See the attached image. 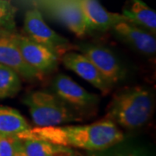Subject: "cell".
Here are the masks:
<instances>
[{
    "label": "cell",
    "instance_id": "cell-1",
    "mask_svg": "<svg viewBox=\"0 0 156 156\" xmlns=\"http://www.w3.org/2000/svg\"><path fill=\"white\" fill-rule=\"evenodd\" d=\"M17 138L41 140L53 144L72 147L88 151H101L124 140L122 131L107 119L83 126H50L29 128Z\"/></svg>",
    "mask_w": 156,
    "mask_h": 156
},
{
    "label": "cell",
    "instance_id": "cell-2",
    "mask_svg": "<svg viewBox=\"0 0 156 156\" xmlns=\"http://www.w3.org/2000/svg\"><path fill=\"white\" fill-rule=\"evenodd\" d=\"M154 95L147 88L133 87L123 89L113 97L107 119L127 129L143 127L154 114Z\"/></svg>",
    "mask_w": 156,
    "mask_h": 156
},
{
    "label": "cell",
    "instance_id": "cell-3",
    "mask_svg": "<svg viewBox=\"0 0 156 156\" xmlns=\"http://www.w3.org/2000/svg\"><path fill=\"white\" fill-rule=\"evenodd\" d=\"M37 127L58 126L77 120L68 104L57 95L45 91H33L23 99Z\"/></svg>",
    "mask_w": 156,
    "mask_h": 156
},
{
    "label": "cell",
    "instance_id": "cell-4",
    "mask_svg": "<svg viewBox=\"0 0 156 156\" xmlns=\"http://www.w3.org/2000/svg\"><path fill=\"white\" fill-rule=\"evenodd\" d=\"M80 50L112 86L124 80L126 70L111 50L92 44H83Z\"/></svg>",
    "mask_w": 156,
    "mask_h": 156
},
{
    "label": "cell",
    "instance_id": "cell-5",
    "mask_svg": "<svg viewBox=\"0 0 156 156\" xmlns=\"http://www.w3.org/2000/svg\"><path fill=\"white\" fill-rule=\"evenodd\" d=\"M17 42L23 60L30 67L44 75L55 70L59 63V54L28 37L16 33Z\"/></svg>",
    "mask_w": 156,
    "mask_h": 156
},
{
    "label": "cell",
    "instance_id": "cell-6",
    "mask_svg": "<svg viewBox=\"0 0 156 156\" xmlns=\"http://www.w3.org/2000/svg\"><path fill=\"white\" fill-rule=\"evenodd\" d=\"M0 64L11 68L24 79L34 80L43 76L23 60L14 30L0 29Z\"/></svg>",
    "mask_w": 156,
    "mask_h": 156
},
{
    "label": "cell",
    "instance_id": "cell-7",
    "mask_svg": "<svg viewBox=\"0 0 156 156\" xmlns=\"http://www.w3.org/2000/svg\"><path fill=\"white\" fill-rule=\"evenodd\" d=\"M23 29L29 38L56 52H58L59 49L69 44L67 39L62 37L47 25L42 14L37 8L25 13Z\"/></svg>",
    "mask_w": 156,
    "mask_h": 156
},
{
    "label": "cell",
    "instance_id": "cell-8",
    "mask_svg": "<svg viewBox=\"0 0 156 156\" xmlns=\"http://www.w3.org/2000/svg\"><path fill=\"white\" fill-rule=\"evenodd\" d=\"M52 88L55 95L67 104L74 107H90L99 101L98 95L89 93L69 76L63 74L55 77Z\"/></svg>",
    "mask_w": 156,
    "mask_h": 156
},
{
    "label": "cell",
    "instance_id": "cell-9",
    "mask_svg": "<svg viewBox=\"0 0 156 156\" xmlns=\"http://www.w3.org/2000/svg\"><path fill=\"white\" fill-rule=\"evenodd\" d=\"M117 36L134 50L147 56H153L156 52V39L154 35L129 22H120L111 29Z\"/></svg>",
    "mask_w": 156,
    "mask_h": 156
},
{
    "label": "cell",
    "instance_id": "cell-10",
    "mask_svg": "<svg viewBox=\"0 0 156 156\" xmlns=\"http://www.w3.org/2000/svg\"><path fill=\"white\" fill-rule=\"evenodd\" d=\"M83 11L88 30L106 31L120 22H128L122 14L108 11L98 0H77Z\"/></svg>",
    "mask_w": 156,
    "mask_h": 156
},
{
    "label": "cell",
    "instance_id": "cell-11",
    "mask_svg": "<svg viewBox=\"0 0 156 156\" xmlns=\"http://www.w3.org/2000/svg\"><path fill=\"white\" fill-rule=\"evenodd\" d=\"M62 62L67 69L76 73L101 92L108 93L111 89V84L102 76L92 62L82 53L68 52L62 56Z\"/></svg>",
    "mask_w": 156,
    "mask_h": 156
},
{
    "label": "cell",
    "instance_id": "cell-12",
    "mask_svg": "<svg viewBox=\"0 0 156 156\" xmlns=\"http://www.w3.org/2000/svg\"><path fill=\"white\" fill-rule=\"evenodd\" d=\"M52 11L75 35L83 37L89 31L77 0H54L52 3Z\"/></svg>",
    "mask_w": 156,
    "mask_h": 156
},
{
    "label": "cell",
    "instance_id": "cell-13",
    "mask_svg": "<svg viewBox=\"0 0 156 156\" xmlns=\"http://www.w3.org/2000/svg\"><path fill=\"white\" fill-rule=\"evenodd\" d=\"M122 15L129 23L155 34V11L147 5L142 0H129L127 5L123 8Z\"/></svg>",
    "mask_w": 156,
    "mask_h": 156
},
{
    "label": "cell",
    "instance_id": "cell-14",
    "mask_svg": "<svg viewBox=\"0 0 156 156\" xmlns=\"http://www.w3.org/2000/svg\"><path fill=\"white\" fill-rule=\"evenodd\" d=\"M29 128L30 125L18 110L0 106V135H17Z\"/></svg>",
    "mask_w": 156,
    "mask_h": 156
},
{
    "label": "cell",
    "instance_id": "cell-15",
    "mask_svg": "<svg viewBox=\"0 0 156 156\" xmlns=\"http://www.w3.org/2000/svg\"><path fill=\"white\" fill-rule=\"evenodd\" d=\"M22 147L26 156L69 155L71 150L68 147L56 145L48 141L35 139L21 140Z\"/></svg>",
    "mask_w": 156,
    "mask_h": 156
},
{
    "label": "cell",
    "instance_id": "cell-16",
    "mask_svg": "<svg viewBox=\"0 0 156 156\" xmlns=\"http://www.w3.org/2000/svg\"><path fill=\"white\" fill-rule=\"evenodd\" d=\"M20 89V76L11 68L0 64V99L13 97Z\"/></svg>",
    "mask_w": 156,
    "mask_h": 156
},
{
    "label": "cell",
    "instance_id": "cell-17",
    "mask_svg": "<svg viewBox=\"0 0 156 156\" xmlns=\"http://www.w3.org/2000/svg\"><path fill=\"white\" fill-rule=\"evenodd\" d=\"M93 156H151L145 148L124 143L123 140L101 151H97Z\"/></svg>",
    "mask_w": 156,
    "mask_h": 156
},
{
    "label": "cell",
    "instance_id": "cell-18",
    "mask_svg": "<svg viewBox=\"0 0 156 156\" xmlns=\"http://www.w3.org/2000/svg\"><path fill=\"white\" fill-rule=\"evenodd\" d=\"M17 8L11 5L10 0H0V29L14 30Z\"/></svg>",
    "mask_w": 156,
    "mask_h": 156
},
{
    "label": "cell",
    "instance_id": "cell-19",
    "mask_svg": "<svg viewBox=\"0 0 156 156\" xmlns=\"http://www.w3.org/2000/svg\"><path fill=\"white\" fill-rule=\"evenodd\" d=\"M20 139L17 135H0V156H12Z\"/></svg>",
    "mask_w": 156,
    "mask_h": 156
},
{
    "label": "cell",
    "instance_id": "cell-20",
    "mask_svg": "<svg viewBox=\"0 0 156 156\" xmlns=\"http://www.w3.org/2000/svg\"><path fill=\"white\" fill-rule=\"evenodd\" d=\"M12 156H26L25 153L23 150L21 140H20L19 143L17 144V147H16V150H15V152H14V154H13V155Z\"/></svg>",
    "mask_w": 156,
    "mask_h": 156
},
{
    "label": "cell",
    "instance_id": "cell-21",
    "mask_svg": "<svg viewBox=\"0 0 156 156\" xmlns=\"http://www.w3.org/2000/svg\"><path fill=\"white\" fill-rule=\"evenodd\" d=\"M69 155H70V154H69ZM62 156H69V155H62Z\"/></svg>",
    "mask_w": 156,
    "mask_h": 156
},
{
    "label": "cell",
    "instance_id": "cell-22",
    "mask_svg": "<svg viewBox=\"0 0 156 156\" xmlns=\"http://www.w3.org/2000/svg\"><path fill=\"white\" fill-rule=\"evenodd\" d=\"M69 156H75V155H69Z\"/></svg>",
    "mask_w": 156,
    "mask_h": 156
},
{
    "label": "cell",
    "instance_id": "cell-23",
    "mask_svg": "<svg viewBox=\"0 0 156 156\" xmlns=\"http://www.w3.org/2000/svg\"><path fill=\"white\" fill-rule=\"evenodd\" d=\"M91 156H93V155H91Z\"/></svg>",
    "mask_w": 156,
    "mask_h": 156
}]
</instances>
